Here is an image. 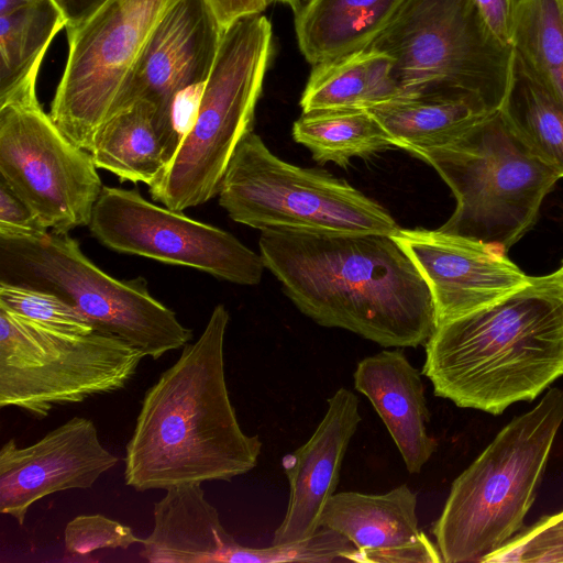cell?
Returning <instances> with one entry per match:
<instances>
[{"mask_svg": "<svg viewBox=\"0 0 563 563\" xmlns=\"http://www.w3.org/2000/svg\"><path fill=\"white\" fill-rule=\"evenodd\" d=\"M258 245L286 296L322 327L384 347L424 346L437 328L430 288L393 235L264 231Z\"/></svg>", "mask_w": 563, "mask_h": 563, "instance_id": "cell-1", "label": "cell"}, {"mask_svg": "<svg viewBox=\"0 0 563 563\" xmlns=\"http://www.w3.org/2000/svg\"><path fill=\"white\" fill-rule=\"evenodd\" d=\"M230 314L217 305L194 343L146 390L125 445L124 482L137 492L230 482L256 465L257 434H246L224 373Z\"/></svg>", "mask_w": 563, "mask_h": 563, "instance_id": "cell-2", "label": "cell"}, {"mask_svg": "<svg viewBox=\"0 0 563 563\" xmlns=\"http://www.w3.org/2000/svg\"><path fill=\"white\" fill-rule=\"evenodd\" d=\"M421 374L437 397L498 416L563 375V286L532 276L514 294L439 322Z\"/></svg>", "mask_w": 563, "mask_h": 563, "instance_id": "cell-3", "label": "cell"}, {"mask_svg": "<svg viewBox=\"0 0 563 563\" xmlns=\"http://www.w3.org/2000/svg\"><path fill=\"white\" fill-rule=\"evenodd\" d=\"M562 424L563 389L549 387L453 481L432 528L443 562H485L525 529Z\"/></svg>", "mask_w": 563, "mask_h": 563, "instance_id": "cell-4", "label": "cell"}, {"mask_svg": "<svg viewBox=\"0 0 563 563\" xmlns=\"http://www.w3.org/2000/svg\"><path fill=\"white\" fill-rule=\"evenodd\" d=\"M272 52V25L262 13L224 29L192 125L148 186L153 200L184 211L218 195L236 147L252 131Z\"/></svg>", "mask_w": 563, "mask_h": 563, "instance_id": "cell-5", "label": "cell"}, {"mask_svg": "<svg viewBox=\"0 0 563 563\" xmlns=\"http://www.w3.org/2000/svg\"><path fill=\"white\" fill-rule=\"evenodd\" d=\"M415 156L451 188L456 206L439 229L505 253L536 223L560 177L518 137L501 110L455 141Z\"/></svg>", "mask_w": 563, "mask_h": 563, "instance_id": "cell-6", "label": "cell"}, {"mask_svg": "<svg viewBox=\"0 0 563 563\" xmlns=\"http://www.w3.org/2000/svg\"><path fill=\"white\" fill-rule=\"evenodd\" d=\"M367 49L390 57L402 95H470L497 111L512 79V47L490 31L474 0H405Z\"/></svg>", "mask_w": 563, "mask_h": 563, "instance_id": "cell-7", "label": "cell"}, {"mask_svg": "<svg viewBox=\"0 0 563 563\" xmlns=\"http://www.w3.org/2000/svg\"><path fill=\"white\" fill-rule=\"evenodd\" d=\"M0 277L56 294L95 329L120 336L153 360L192 339L176 313L151 295L143 277L123 280L108 275L68 233L0 236Z\"/></svg>", "mask_w": 563, "mask_h": 563, "instance_id": "cell-8", "label": "cell"}, {"mask_svg": "<svg viewBox=\"0 0 563 563\" xmlns=\"http://www.w3.org/2000/svg\"><path fill=\"white\" fill-rule=\"evenodd\" d=\"M219 205L239 223L319 235H393L400 227L377 201L344 179L276 156L253 131L236 147Z\"/></svg>", "mask_w": 563, "mask_h": 563, "instance_id": "cell-9", "label": "cell"}, {"mask_svg": "<svg viewBox=\"0 0 563 563\" xmlns=\"http://www.w3.org/2000/svg\"><path fill=\"white\" fill-rule=\"evenodd\" d=\"M144 354L112 333L53 330L0 307V407L43 419L56 406L123 389Z\"/></svg>", "mask_w": 563, "mask_h": 563, "instance_id": "cell-10", "label": "cell"}, {"mask_svg": "<svg viewBox=\"0 0 563 563\" xmlns=\"http://www.w3.org/2000/svg\"><path fill=\"white\" fill-rule=\"evenodd\" d=\"M32 79L0 102V179L49 231L89 225L102 190L91 154L42 109Z\"/></svg>", "mask_w": 563, "mask_h": 563, "instance_id": "cell-11", "label": "cell"}, {"mask_svg": "<svg viewBox=\"0 0 563 563\" xmlns=\"http://www.w3.org/2000/svg\"><path fill=\"white\" fill-rule=\"evenodd\" d=\"M176 1L106 0L66 29L68 54L49 115L77 146L90 152L145 44Z\"/></svg>", "mask_w": 563, "mask_h": 563, "instance_id": "cell-12", "label": "cell"}, {"mask_svg": "<svg viewBox=\"0 0 563 563\" xmlns=\"http://www.w3.org/2000/svg\"><path fill=\"white\" fill-rule=\"evenodd\" d=\"M88 227L118 253L195 268L239 285H257L266 268L261 254L231 233L157 206L136 189L103 186Z\"/></svg>", "mask_w": 563, "mask_h": 563, "instance_id": "cell-13", "label": "cell"}, {"mask_svg": "<svg viewBox=\"0 0 563 563\" xmlns=\"http://www.w3.org/2000/svg\"><path fill=\"white\" fill-rule=\"evenodd\" d=\"M223 32L207 0H177L153 31L113 103L109 117L139 100L155 106L167 164L170 103L180 91L207 82Z\"/></svg>", "mask_w": 563, "mask_h": 563, "instance_id": "cell-14", "label": "cell"}, {"mask_svg": "<svg viewBox=\"0 0 563 563\" xmlns=\"http://www.w3.org/2000/svg\"><path fill=\"white\" fill-rule=\"evenodd\" d=\"M393 238L428 284L438 323L492 305L531 282L504 251L475 239L421 228H400Z\"/></svg>", "mask_w": 563, "mask_h": 563, "instance_id": "cell-15", "label": "cell"}, {"mask_svg": "<svg viewBox=\"0 0 563 563\" xmlns=\"http://www.w3.org/2000/svg\"><path fill=\"white\" fill-rule=\"evenodd\" d=\"M119 463L92 420L74 417L31 445L0 449V512L23 526L30 507L54 493L90 488Z\"/></svg>", "mask_w": 563, "mask_h": 563, "instance_id": "cell-16", "label": "cell"}, {"mask_svg": "<svg viewBox=\"0 0 563 563\" xmlns=\"http://www.w3.org/2000/svg\"><path fill=\"white\" fill-rule=\"evenodd\" d=\"M327 411L306 443L283 457L289 498L273 544L305 540L320 529V518L335 494L342 462L362 420L358 398L345 387L328 398Z\"/></svg>", "mask_w": 563, "mask_h": 563, "instance_id": "cell-17", "label": "cell"}, {"mask_svg": "<svg viewBox=\"0 0 563 563\" xmlns=\"http://www.w3.org/2000/svg\"><path fill=\"white\" fill-rule=\"evenodd\" d=\"M417 505V494L406 484L383 494L335 493L321 515L320 528L352 542L353 562H443L437 544L419 529Z\"/></svg>", "mask_w": 563, "mask_h": 563, "instance_id": "cell-18", "label": "cell"}, {"mask_svg": "<svg viewBox=\"0 0 563 563\" xmlns=\"http://www.w3.org/2000/svg\"><path fill=\"white\" fill-rule=\"evenodd\" d=\"M353 379L386 426L407 471L419 474L438 448L427 430L430 412L421 373L395 347L361 360Z\"/></svg>", "mask_w": 563, "mask_h": 563, "instance_id": "cell-19", "label": "cell"}, {"mask_svg": "<svg viewBox=\"0 0 563 563\" xmlns=\"http://www.w3.org/2000/svg\"><path fill=\"white\" fill-rule=\"evenodd\" d=\"M154 527L140 556L150 563H225L239 543L224 529L201 484L166 489L154 504Z\"/></svg>", "mask_w": 563, "mask_h": 563, "instance_id": "cell-20", "label": "cell"}, {"mask_svg": "<svg viewBox=\"0 0 563 563\" xmlns=\"http://www.w3.org/2000/svg\"><path fill=\"white\" fill-rule=\"evenodd\" d=\"M367 110L394 146L412 155L455 141L496 112L477 97L450 92L401 95Z\"/></svg>", "mask_w": 563, "mask_h": 563, "instance_id": "cell-21", "label": "cell"}, {"mask_svg": "<svg viewBox=\"0 0 563 563\" xmlns=\"http://www.w3.org/2000/svg\"><path fill=\"white\" fill-rule=\"evenodd\" d=\"M405 0H303L295 12L299 49L312 66L366 49Z\"/></svg>", "mask_w": 563, "mask_h": 563, "instance_id": "cell-22", "label": "cell"}, {"mask_svg": "<svg viewBox=\"0 0 563 563\" xmlns=\"http://www.w3.org/2000/svg\"><path fill=\"white\" fill-rule=\"evenodd\" d=\"M89 153L97 168L121 181L152 185L167 165L155 106L139 100L112 113L96 132Z\"/></svg>", "mask_w": 563, "mask_h": 563, "instance_id": "cell-23", "label": "cell"}, {"mask_svg": "<svg viewBox=\"0 0 563 563\" xmlns=\"http://www.w3.org/2000/svg\"><path fill=\"white\" fill-rule=\"evenodd\" d=\"M391 70L388 55L367 48L317 64L299 104L302 112L369 109L402 95Z\"/></svg>", "mask_w": 563, "mask_h": 563, "instance_id": "cell-24", "label": "cell"}, {"mask_svg": "<svg viewBox=\"0 0 563 563\" xmlns=\"http://www.w3.org/2000/svg\"><path fill=\"white\" fill-rule=\"evenodd\" d=\"M292 137L311 152L316 162L339 166H346L353 157H367L395 147L367 109L302 112L292 124Z\"/></svg>", "mask_w": 563, "mask_h": 563, "instance_id": "cell-25", "label": "cell"}, {"mask_svg": "<svg viewBox=\"0 0 563 563\" xmlns=\"http://www.w3.org/2000/svg\"><path fill=\"white\" fill-rule=\"evenodd\" d=\"M510 45L517 65L563 106V0H519Z\"/></svg>", "mask_w": 563, "mask_h": 563, "instance_id": "cell-26", "label": "cell"}, {"mask_svg": "<svg viewBox=\"0 0 563 563\" xmlns=\"http://www.w3.org/2000/svg\"><path fill=\"white\" fill-rule=\"evenodd\" d=\"M65 27L64 15L52 0L0 15V102L37 78L48 46Z\"/></svg>", "mask_w": 563, "mask_h": 563, "instance_id": "cell-27", "label": "cell"}, {"mask_svg": "<svg viewBox=\"0 0 563 563\" xmlns=\"http://www.w3.org/2000/svg\"><path fill=\"white\" fill-rule=\"evenodd\" d=\"M500 110L523 144L562 178L563 106L516 62Z\"/></svg>", "mask_w": 563, "mask_h": 563, "instance_id": "cell-28", "label": "cell"}, {"mask_svg": "<svg viewBox=\"0 0 563 563\" xmlns=\"http://www.w3.org/2000/svg\"><path fill=\"white\" fill-rule=\"evenodd\" d=\"M356 548L341 533L321 527L311 537L267 548H249L238 543L225 563H330L350 561Z\"/></svg>", "mask_w": 563, "mask_h": 563, "instance_id": "cell-29", "label": "cell"}, {"mask_svg": "<svg viewBox=\"0 0 563 563\" xmlns=\"http://www.w3.org/2000/svg\"><path fill=\"white\" fill-rule=\"evenodd\" d=\"M0 307L46 328L89 333L92 323L54 292L0 280Z\"/></svg>", "mask_w": 563, "mask_h": 563, "instance_id": "cell-30", "label": "cell"}, {"mask_svg": "<svg viewBox=\"0 0 563 563\" xmlns=\"http://www.w3.org/2000/svg\"><path fill=\"white\" fill-rule=\"evenodd\" d=\"M485 562L563 563V510L541 517Z\"/></svg>", "mask_w": 563, "mask_h": 563, "instance_id": "cell-31", "label": "cell"}, {"mask_svg": "<svg viewBox=\"0 0 563 563\" xmlns=\"http://www.w3.org/2000/svg\"><path fill=\"white\" fill-rule=\"evenodd\" d=\"M142 542L131 527L100 514L77 516L64 531L66 552L73 556H86L100 549H128Z\"/></svg>", "mask_w": 563, "mask_h": 563, "instance_id": "cell-32", "label": "cell"}, {"mask_svg": "<svg viewBox=\"0 0 563 563\" xmlns=\"http://www.w3.org/2000/svg\"><path fill=\"white\" fill-rule=\"evenodd\" d=\"M47 231L31 209L0 179V236H22Z\"/></svg>", "mask_w": 563, "mask_h": 563, "instance_id": "cell-33", "label": "cell"}, {"mask_svg": "<svg viewBox=\"0 0 563 563\" xmlns=\"http://www.w3.org/2000/svg\"><path fill=\"white\" fill-rule=\"evenodd\" d=\"M519 0H474L490 31L510 45L516 9Z\"/></svg>", "mask_w": 563, "mask_h": 563, "instance_id": "cell-34", "label": "cell"}, {"mask_svg": "<svg viewBox=\"0 0 563 563\" xmlns=\"http://www.w3.org/2000/svg\"><path fill=\"white\" fill-rule=\"evenodd\" d=\"M223 29L238 19L262 13L269 4L268 0H207Z\"/></svg>", "mask_w": 563, "mask_h": 563, "instance_id": "cell-35", "label": "cell"}, {"mask_svg": "<svg viewBox=\"0 0 563 563\" xmlns=\"http://www.w3.org/2000/svg\"><path fill=\"white\" fill-rule=\"evenodd\" d=\"M66 21V27H73L93 13L106 0H52Z\"/></svg>", "mask_w": 563, "mask_h": 563, "instance_id": "cell-36", "label": "cell"}, {"mask_svg": "<svg viewBox=\"0 0 563 563\" xmlns=\"http://www.w3.org/2000/svg\"><path fill=\"white\" fill-rule=\"evenodd\" d=\"M42 0H0V15L9 14Z\"/></svg>", "mask_w": 563, "mask_h": 563, "instance_id": "cell-37", "label": "cell"}, {"mask_svg": "<svg viewBox=\"0 0 563 563\" xmlns=\"http://www.w3.org/2000/svg\"><path fill=\"white\" fill-rule=\"evenodd\" d=\"M268 2L269 3L280 2V3L287 4L288 7H290L294 10V12H297L301 5V0H268Z\"/></svg>", "mask_w": 563, "mask_h": 563, "instance_id": "cell-38", "label": "cell"}, {"mask_svg": "<svg viewBox=\"0 0 563 563\" xmlns=\"http://www.w3.org/2000/svg\"><path fill=\"white\" fill-rule=\"evenodd\" d=\"M553 280H555L556 283L561 284L563 286V263L561 265V267L555 271L554 273L550 274L549 275Z\"/></svg>", "mask_w": 563, "mask_h": 563, "instance_id": "cell-39", "label": "cell"}]
</instances>
